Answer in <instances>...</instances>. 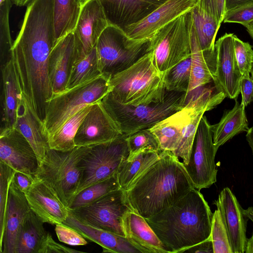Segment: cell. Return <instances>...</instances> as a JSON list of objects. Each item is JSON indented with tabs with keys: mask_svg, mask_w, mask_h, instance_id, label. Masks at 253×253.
I'll list each match as a JSON object with an SVG mask.
<instances>
[{
	"mask_svg": "<svg viewBox=\"0 0 253 253\" xmlns=\"http://www.w3.org/2000/svg\"><path fill=\"white\" fill-rule=\"evenodd\" d=\"M213 204L221 213L226 228L233 253H244L247 238V221L235 195L228 187L224 188Z\"/></svg>",
	"mask_w": 253,
	"mask_h": 253,
	"instance_id": "cell-17",
	"label": "cell"
},
{
	"mask_svg": "<svg viewBox=\"0 0 253 253\" xmlns=\"http://www.w3.org/2000/svg\"><path fill=\"white\" fill-rule=\"evenodd\" d=\"M111 77L100 76L73 88L53 93L47 101L43 130L47 138L79 110L102 100L112 91Z\"/></svg>",
	"mask_w": 253,
	"mask_h": 253,
	"instance_id": "cell-6",
	"label": "cell"
},
{
	"mask_svg": "<svg viewBox=\"0 0 253 253\" xmlns=\"http://www.w3.org/2000/svg\"><path fill=\"white\" fill-rule=\"evenodd\" d=\"M240 91L242 95L241 104L246 107L253 101V79L250 75L242 77L240 82Z\"/></svg>",
	"mask_w": 253,
	"mask_h": 253,
	"instance_id": "cell-47",
	"label": "cell"
},
{
	"mask_svg": "<svg viewBox=\"0 0 253 253\" xmlns=\"http://www.w3.org/2000/svg\"><path fill=\"white\" fill-rule=\"evenodd\" d=\"M63 224L76 230L84 238L100 245L104 253H140L125 237L85 225L76 219L70 212Z\"/></svg>",
	"mask_w": 253,
	"mask_h": 253,
	"instance_id": "cell-27",
	"label": "cell"
},
{
	"mask_svg": "<svg viewBox=\"0 0 253 253\" xmlns=\"http://www.w3.org/2000/svg\"><path fill=\"white\" fill-rule=\"evenodd\" d=\"M43 223L31 210L18 233L15 253H38L42 242L47 233Z\"/></svg>",
	"mask_w": 253,
	"mask_h": 253,
	"instance_id": "cell-30",
	"label": "cell"
},
{
	"mask_svg": "<svg viewBox=\"0 0 253 253\" xmlns=\"http://www.w3.org/2000/svg\"><path fill=\"white\" fill-rule=\"evenodd\" d=\"M126 140L129 149L128 156L134 155L146 150L159 153L162 151L157 137L150 129L127 135Z\"/></svg>",
	"mask_w": 253,
	"mask_h": 253,
	"instance_id": "cell-40",
	"label": "cell"
},
{
	"mask_svg": "<svg viewBox=\"0 0 253 253\" xmlns=\"http://www.w3.org/2000/svg\"><path fill=\"white\" fill-rule=\"evenodd\" d=\"M33 211L44 223L63 224L69 215V210L55 192L41 179L34 177L25 192Z\"/></svg>",
	"mask_w": 253,
	"mask_h": 253,
	"instance_id": "cell-18",
	"label": "cell"
},
{
	"mask_svg": "<svg viewBox=\"0 0 253 253\" xmlns=\"http://www.w3.org/2000/svg\"><path fill=\"white\" fill-rule=\"evenodd\" d=\"M246 140L251 149L253 155V126L250 128L247 131Z\"/></svg>",
	"mask_w": 253,
	"mask_h": 253,
	"instance_id": "cell-51",
	"label": "cell"
},
{
	"mask_svg": "<svg viewBox=\"0 0 253 253\" xmlns=\"http://www.w3.org/2000/svg\"><path fill=\"white\" fill-rule=\"evenodd\" d=\"M251 78L253 79V66L251 72Z\"/></svg>",
	"mask_w": 253,
	"mask_h": 253,
	"instance_id": "cell-57",
	"label": "cell"
},
{
	"mask_svg": "<svg viewBox=\"0 0 253 253\" xmlns=\"http://www.w3.org/2000/svg\"><path fill=\"white\" fill-rule=\"evenodd\" d=\"M15 170L0 161V253L4 235L8 208L9 191Z\"/></svg>",
	"mask_w": 253,
	"mask_h": 253,
	"instance_id": "cell-38",
	"label": "cell"
},
{
	"mask_svg": "<svg viewBox=\"0 0 253 253\" xmlns=\"http://www.w3.org/2000/svg\"><path fill=\"white\" fill-rule=\"evenodd\" d=\"M88 0H78V1H79L82 6Z\"/></svg>",
	"mask_w": 253,
	"mask_h": 253,
	"instance_id": "cell-56",
	"label": "cell"
},
{
	"mask_svg": "<svg viewBox=\"0 0 253 253\" xmlns=\"http://www.w3.org/2000/svg\"><path fill=\"white\" fill-rule=\"evenodd\" d=\"M182 162L171 151L159 159L126 191L132 209L144 218L163 210L194 188Z\"/></svg>",
	"mask_w": 253,
	"mask_h": 253,
	"instance_id": "cell-3",
	"label": "cell"
},
{
	"mask_svg": "<svg viewBox=\"0 0 253 253\" xmlns=\"http://www.w3.org/2000/svg\"><path fill=\"white\" fill-rule=\"evenodd\" d=\"M161 153L146 150L128 156L117 171L121 188L126 191L160 158Z\"/></svg>",
	"mask_w": 253,
	"mask_h": 253,
	"instance_id": "cell-29",
	"label": "cell"
},
{
	"mask_svg": "<svg viewBox=\"0 0 253 253\" xmlns=\"http://www.w3.org/2000/svg\"><path fill=\"white\" fill-rule=\"evenodd\" d=\"M191 23L202 50L215 47V39L220 28L216 20L197 3L190 10Z\"/></svg>",
	"mask_w": 253,
	"mask_h": 253,
	"instance_id": "cell-32",
	"label": "cell"
},
{
	"mask_svg": "<svg viewBox=\"0 0 253 253\" xmlns=\"http://www.w3.org/2000/svg\"><path fill=\"white\" fill-rule=\"evenodd\" d=\"M218 104L217 102H211L201 106L195 112L187 124L177 149L172 153L182 160L183 164L188 163L197 128L205 112L213 109Z\"/></svg>",
	"mask_w": 253,
	"mask_h": 253,
	"instance_id": "cell-36",
	"label": "cell"
},
{
	"mask_svg": "<svg viewBox=\"0 0 253 253\" xmlns=\"http://www.w3.org/2000/svg\"><path fill=\"white\" fill-rule=\"evenodd\" d=\"M121 189L117 172L103 180L87 187L75 197L69 210L87 206L99 200L108 193Z\"/></svg>",
	"mask_w": 253,
	"mask_h": 253,
	"instance_id": "cell-34",
	"label": "cell"
},
{
	"mask_svg": "<svg viewBox=\"0 0 253 253\" xmlns=\"http://www.w3.org/2000/svg\"><path fill=\"white\" fill-rule=\"evenodd\" d=\"M191 79L187 94L196 88L212 82L215 76L216 51L214 48L202 50L191 20Z\"/></svg>",
	"mask_w": 253,
	"mask_h": 253,
	"instance_id": "cell-25",
	"label": "cell"
},
{
	"mask_svg": "<svg viewBox=\"0 0 253 253\" xmlns=\"http://www.w3.org/2000/svg\"><path fill=\"white\" fill-rule=\"evenodd\" d=\"M186 92L167 90L163 101L148 104L128 105L121 103L108 93L102 100L105 108L124 135L150 129L182 109L187 99Z\"/></svg>",
	"mask_w": 253,
	"mask_h": 253,
	"instance_id": "cell-5",
	"label": "cell"
},
{
	"mask_svg": "<svg viewBox=\"0 0 253 253\" xmlns=\"http://www.w3.org/2000/svg\"><path fill=\"white\" fill-rule=\"evenodd\" d=\"M245 27L251 37L253 39V21L248 24Z\"/></svg>",
	"mask_w": 253,
	"mask_h": 253,
	"instance_id": "cell-55",
	"label": "cell"
},
{
	"mask_svg": "<svg viewBox=\"0 0 253 253\" xmlns=\"http://www.w3.org/2000/svg\"><path fill=\"white\" fill-rule=\"evenodd\" d=\"M101 74L95 47L84 58L74 62L66 89L73 88Z\"/></svg>",
	"mask_w": 253,
	"mask_h": 253,
	"instance_id": "cell-35",
	"label": "cell"
},
{
	"mask_svg": "<svg viewBox=\"0 0 253 253\" xmlns=\"http://www.w3.org/2000/svg\"><path fill=\"white\" fill-rule=\"evenodd\" d=\"M190 10L159 29L151 38L155 65L164 73L191 56Z\"/></svg>",
	"mask_w": 253,
	"mask_h": 253,
	"instance_id": "cell-9",
	"label": "cell"
},
{
	"mask_svg": "<svg viewBox=\"0 0 253 253\" xmlns=\"http://www.w3.org/2000/svg\"><path fill=\"white\" fill-rule=\"evenodd\" d=\"M101 73L108 77L123 71L151 52V39L129 38L120 28L109 24L96 45Z\"/></svg>",
	"mask_w": 253,
	"mask_h": 253,
	"instance_id": "cell-8",
	"label": "cell"
},
{
	"mask_svg": "<svg viewBox=\"0 0 253 253\" xmlns=\"http://www.w3.org/2000/svg\"><path fill=\"white\" fill-rule=\"evenodd\" d=\"M245 253H253V232L252 236L247 239Z\"/></svg>",
	"mask_w": 253,
	"mask_h": 253,
	"instance_id": "cell-52",
	"label": "cell"
},
{
	"mask_svg": "<svg viewBox=\"0 0 253 253\" xmlns=\"http://www.w3.org/2000/svg\"><path fill=\"white\" fill-rule=\"evenodd\" d=\"M217 151L213 143L211 125L203 115L197 128L188 163L184 164L195 188L200 190L209 188L216 182Z\"/></svg>",
	"mask_w": 253,
	"mask_h": 253,
	"instance_id": "cell-12",
	"label": "cell"
},
{
	"mask_svg": "<svg viewBox=\"0 0 253 253\" xmlns=\"http://www.w3.org/2000/svg\"><path fill=\"white\" fill-rule=\"evenodd\" d=\"M127 136L123 134L111 141L91 147L79 164L81 176L77 194L117 172L129 154Z\"/></svg>",
	"mask_w": 253,
	"mask_h": 253,
	"instance_id": "cell-10",
	"label": "cell"
},
{
	"mask_svg": "<svg viewBox=\"0 0 253 253\" xmlns=\"http://www.w3.org/2000/svg\"><path fill=\"white\" fill-rule=\"evenodd\" d=\"M244 213L249 219L253 222V205L244 210Z\"/></svg>",
	"mask_w": 253,
	"mask_h": 253,
	"instance_id": "cell-53",
	"label": "cell"
},
{
	"mask_svg": "<svg viewBox=\"0 0 253 253\" xmlns=\"http://www.w3.org/2000/svg\"><path fill=\"white\" fill-rule=\"evenodd\" d=\"M168 0H100L109 24L124 29L148 16Z\"/></svg>",
	"mask_w": 253,
	"mask_h": 253,
	"instance_id": "cell-20",
	"label": "cell"
},
{
	"mask_svg": "<svg viewBox=\"0 0 253 253\" xmlns=\"http://www.w3.org/2000/svg\"><path fill=\"white\" fill-rule=\"evenodd\" d=\"M83 252L62 245L55 242L48 233L43 239L38 253H77Z\"/></svg>",
	"mask_w": 253,
	"mask_h": 253,
	"instance_id": "cell-46",
	"label": "cell"
},
{
	"mask_svg": "<svg viewBox=\"0 0 253 253\" xmlns=\"http://www.w3.org/2000/svg\"><path fill=\"white\" fill-rule=\"evenodd\" d=\"M198 1L168 0L143 19L126 27L123 30L132 39H151L159 29L191 10Z\"/></svg>",
	"mask_w": 253,
	"mask_h": 253,
	"instance_id": "cell-19",
	"label": "cell"
},
{
	"mask_svg": "<svg viewBox=\"0 0 253 253\" xmlns=\"http://www.w3.org/2000/svg\"><path fill=\"white\" fill-rule=\"evenodd\" d=\"M11 0H0V56L3 64L11 58L13 45L10 35L9 17L12 6Z\"/></svg>",
	"mask_w": 253,
	"mask_h": 253,
	"instance_id": "cell-39",
	"label": "cell"
},
{
	"mask_svg": "<svg viewBox=\"0 0 253 253\" xmlns=\"http://www.w3.org/2000/svg\"><path fill=\"white\" fill-rule=\"evenodd\" d=\"M233 34L225 33L215 43L216 68L213 82L226 97L236 99L242 75L236 59Z\"/></svg>",
	"mask_w": 253,
	"mask_h": 253,
	"instance_id": "cell-16",
	"label": "cell"
},
{
	"mask_svg": "<svg viewBox=\"0 0 253 253\" xmlns=\"http://www.w3.org/2000/svg\"><path fill=\"white\" fill-rule=\"evenodd\" d=\"M92 146H76L69 151L50 149L34 174L55 192L68 209L80 185L79 162Z\"/></svg>",
	"mask_w": 253,
	"mask_h": 253,
	"instance_id": "cell-7",
	"label": "cell"
},
{
	"mask_svg": "<svg viewBox=\"0 0 253 253\" xmlns=\"http://www.w3.org/2000/svg\"><path fill=\"white\" fill-rule=\"evenodd\" d=\"M31 209L25 193L11 182L4 235L1 253H15L18 233Z\"/></svg>",
	"mask_w": 253,
	"mask_h": 253,
	"instance_id": "cell-24",
	"label": "cell"
},
{
	"mask_svg": "<svg viewBox=\"0 0 253 253\" xmlns=\"http://www.w3.org/2000/svg\"><path fill=\"white\" fill-rule=\"evenodd\" d=\"M109 24L99 0H89L82 6L73 32L76 49L75 62L84 58L96 46L100 36Z\"/></svg>",
	"mask_w": 253,
	"mask_h": 253,
	"instance_id": "cell-13",
	"label": "cell"
},
{
	"mask_svg": "<svg viewBox=\"0 0 253 253\" xmlns=\"http://www.w3.org/2000/svg\"><path fill=\"white\" fill-rule=\"evenodd\" d=\"M212 215L203 195L194 188L145 219L168 253H180L211 238Z\"/></svg>",
	"mask_w": 253,
	"mask_h": 253,
	"instance_id": "cell-2",
	"label": "cell"
},
{
	"mask_svg": "<svg viewBox=\"0 0 253 253\" xmlns=\"http://www.w3.org/2000/svg\"><path fill=\"white\" fill-rule=\"evenodd\" d=\"M186 252L195 253H213L211 238L191 247Z\"/></svg>",
	"mask_w": 253,
	"mask_h": 253,
	"instance_id": "cell-49",
	"label": "cell"
},
{
	"mask_svg": "<svg viewBox=\"0 0 253 253\" xmlns=\"http://www.w3.org/2000/svg\"><path fill=\"white\" fill-rule=\"evenodd\" d=\"M250 4H253V0H225V11Z\"/></svg>",
	"mask_w": 253,
	"mask_h": 253,
	"instance_id": "cell-50",
	"label": "cell"
},
{
	"mask_svg": "<svg viewBox=\"0 0 253 253\" xmlns=\"http://www.w3.org/2000/svg\"><path fill=\"white\" fill-rule=\"evenodd\" d=\"M34 177H31L22 172L16 171L12 182L24 193L31 186Z\"/></svg>",
	"mask_w": 253,
	"mask_h": 253,
	"instance_id": "cell-48",
	"label": "cell"
},
{
	"mask_svg": "<svg viewBox=\"0 0 253 253\" xmlns=\"http://www.w3.org/2000/svg\"><path fill=\"white\" fill-rule=\"evenodd\" d=\"M191 56L164 72V85L169 91L187 94L191 79Z\"/></svg>",
	"mask_w": 253,
	"mask_h": 253,
	"instance_id": "cell-37",
	"label": "cell"
},
{
	"mask_svg": "<svg viewBox=\"0 0 253 253\" xmlns=\"http://www.w3.org/2000/svg\"><path fill=\"white\" fill-rule=\"evenodd\" d=\"M81 8L82 5L78 0H54L53 22L55 42L74 32Z\"/></svg>",
	"mask_w": 253,
	"mask_h": 253,
	"instance_id": "cell-31",
	"label": "cell"
},
{
	"mask_svg": "<svg viewBox=\"0 0 253 253\" xmlns=\"http://www.w3.org/2000/svg\"><path fill=\"white\" fill-rule=\"evenodd\" d=\"M132 208L126 191L119 189L87 206L69 210L70 213L83 223L125 237L122 218Z\"/></svg>",
	"mask_w": 253,
	"mask_h": 253,
	"instance_id": "cell-11",
	"label": "cell"
},
{
	"mask_svg": "<svg viewBox=\"0 0 253 253\" xmlns=\"http://www.w3.org/2000/svg\"><path fill=\"white\" fill-rule=\"evenodd\" d=\"M55 43L53 19L42 12L28 13L13 42V60L22 94L42 121L53 91L49 77V57Z\"/></svg>",
	"mask_w": 253,
	"mask_h": 253,
	"instance_id": "cell-1",
	"label": "cell"
},
{
	"mask_svg": "<svg viewBox=\"0 0 253 253\" xmlns=\"http://www.w3.org/2000/svg\"><path fill=\"white\" fill-rule=\"evenodd\" d=\"M14 127L29 142L36 154L39 165L50 149L48 140L43 132L42 121L33 111L23 94L18 107Z\"/></svg>",
	"mask_w": 253,
	"mask_h": 253,
	"instance_id": "cell-23",
	"label": "cell"
},
{
	"mask_svg": "<svg viewBox=\"0 0 253 253\" xmlns=\"http://www.w3.org/2000/svg\"><path fill=\"white\" fill-rule=\"evenodd\" d=\"M1 68L2 85L1 127H13L23 94L12 57L1 66Z\"/></svg>",
	"mask_w": 253,
	"mask_h": 253,
	"instance_id": "cell-26",
	"label": "cell"
},
{
	"mask_svg": "<svg viewBox=\"0 0 253 253\" xmlns=\"http://www.w3.org/2000/svg\"><path fill=\"white\" fill-rule=\"evenodd\" d=\"M0 161L15 171L31 177H34L39 167L34 150L23 135L14 127H1Z\"/></svg>",
	"mask_w": 253,
	"mask_h": 253,
	"instance_id": "cell-14",
	"label": "cell"
},
{
	"mask_svg": "<svg viewBox=\"0 0 253 253\" xmlns=\"http://www.w3.org/2000/svg\"><path fill=\"white\" fill-rule=\"evenodd\" d=\"M197 3L211 14L220 26L225 11V0H198Z\"/></svg>",
	"mask_w": 253,
	"mask_h": 253,
	"instance_id": "cell-45",
	"label": "cell"
},
{
	"mask_svg": "<svg viewBox=\"0 0 253 253\" xmlns=\"http://www.w3.org/2000/svg\"><path fill=\"white\" fill-rule=\"evenodd\" d=\"M245 108L236 100L234 107L226 112L217 124L211 125L213 143L216 150L235 135L248 131Z\"/></svg>",
	"mask_w": 253,
	"mask_h": 253,
	"instance_id": "cell-28",
	"label": "cell"
},
{
	"mask_svg": "<svg viewBox=\"0 0 253 253\" xmlns=\"http://www.w3.org/2000/svg\"><path fill=\"white\" fill-rule=\"evenodd\" d=\"M93 104L87 105L77 111L59 130L48 137L50 149L69 151L76 146L75 136Z\"/></svg>",
	"mask_w": 253,
	"mask_h": 253,
	"instance_id": "cell-33",
	"label": "cell"
},
{
	"mask_svg": "<svg viewBox=\"0 0 253 253\" xmlns=\"http://www.w3.org/2000/svg\"><path fill=\"white\" fill-rule=\"evenodd\" d=\"M13 3L19 6H27L33 0H11Z\"/></svg>",
	"mask_w": 253,
	"mask_h": 253,
	"instance_id": "cell-54",
	"label": "cell"
},
{
	"mask_svg": "<svg viewBox=\"0 0 253 253\" xmlns=\"http://www.w3.org/2000/svg\"><path fill=\"white\" fill-rule=\"evenodd\" d=\"M55 231L59 241L71 246H84L87 242L80 233L64 224H56Z\"/></svg>",
	"mask_w": 253,
	"mask_h": 253,
	"instance_id": "cell-43",
	"label": "cell"
},
{
	"mask_svg": "<svg viewBox=\"0 0 253 253\" xmlns=\"http://www.w3.org/2000/svg\"></svg>",
	"mask_w": 253,
	"mask_h": 253,
	"instance_id": "cell-58",
	"label": "cell"
},
{
	"mask_svg": "<svg viewBox=\"0 0 253 253\" xmlns=\"http://www.w3.org/2000/svg\"><path fill=\"white\" fill-rule=\"evenodd\" d=\"M164 73L156 67L151 52L110 78L112 95L122 104H148L163 101L167 90Z\"/></svg>",
	"mask_w": 253,
	"mask_h": 253,
	"instance_id": "cell-4",
	"label": "cell"
},
{
	"mask_svg": "<svg viewBox=\"0 0 253 253\" xmlns=\"http://www.w3.org/2000/svg\"><path fill=\"white\" fill-rule=\"evenodd\" d=\"M123 134L102 100L93 104L75 138L76 146H90L115 139Z\"/></svg>",
	"mask_w": 253,
	"mask_h": 253,
	"instance_id": "cell-15",
	"label": "cell"
},
{
	"mask_svg": "<svg viewBox=\"0 0 253 253\" xmlns=\"http://www.w3.org/2000/svg\"><path fill=\"white\" fill-rule=\"evenodd\" d=\"M125 237L141 253H168L146 219L133 209L122 218Z\"/></svg>",
	"mask_w": 253,
	"mask_h": 253,
	"instance_id": "cell-22",
	"label": "cell"
},
{
	"mask_svg": "<svg viewBox=\"0 0 253 253\" xmlns=\"http://www.w3.org/2000/svg\"><path fill=\"white\" fill-rule=\"evenodd\" d=\"M234 44L236 59L242 76L250 75L253 66V46L235 35Z\"/></svg>",
	"mask_w": 253,
	"mask_h": 253,
	"instance_id": "cell-42",
	"label": "cell"
},
{
	"mask_svg": "<svg viewBox=\"0 0 253 253\" xmlns=\"http://www.w3.org/2000/svg\"><path fill=\"white\" fill-rule=\"evenodd\" d=\"M211 238L213 253H233L226 228L218 209L213 213Z\"/></svg>",
	"mask_w": 253,
	"mask_h": 253,
	"instance_id": "cell-41",
	"label": "cell"
},
{
	"mask_svg": "<svg viewBox=\"0 0 253 253\" xmlns=\"http://www.w3.org/2000/svg\"><path fill=\"white\" fill-rule=\"evenodd\" d=\"M76 57L74 33L55 42L49 57L48 73L53 94L66 89Z\"/></svg>",
	"mask_w": 253,
	"mask_h": 253,
	"instance_id": "cell-21",
	"label": "cell"
},
{
	"mask_svg": "<svg viewBox=\"0 0 253 253\" xmlns=\"http://www.w3.org/2000/svg\"><path fill=\"white\" fill-rule=\"evenodd\" d=\"M253 21V4L235 8L226 12L224 23H237L246 26Z\"/></svg>",
	"mask_w": 253,
	"mask_h": 253,
	"instance_id": "cell-44",
	"label": "cell"
}]
</instances>
